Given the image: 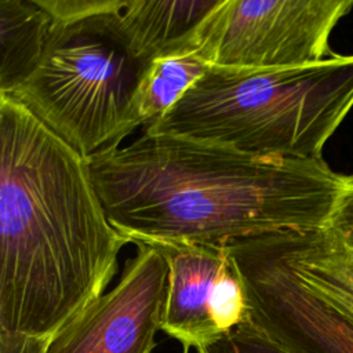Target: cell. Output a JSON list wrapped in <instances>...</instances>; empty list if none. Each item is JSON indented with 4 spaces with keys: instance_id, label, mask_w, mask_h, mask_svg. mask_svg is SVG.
<instances>
[{
    "instance_id": "9",
    "label": "cell",
    "mask_w": 353,
    "mask_h": 353,
    "mask_svg": "<svg viewBox=\"0 0 353 353\" xmlns=\"http://www.w3.org/2000/svg\"><path fill=\"white\" fill-rule=\"evenodd\" d=\"M221 1L112 0L105 12L83 22L119 44L139 73L159 55L192 40Z\"/></svg>"
},
{
    "instance_id": "13",
    "label": "cell",
    "mask_w": 353,
    "mask_h": 353,
    "mask_svg": "<svg viewBox=\"0 0 353 353\" xmlns=\"http://www.w3.org/2000/svg\"><path fill=\"white\" fill-rule=\"evenodd\" d=\"M211 319L221 338L244 324L248 319L244 284L230 254L214 285Z\"/></svg>"
},
{
    "instance_id": "2",
    "label": "cell",
    "mask_w": 353,
    "mask_h": 353,
    "mask_svg": "<svg viewBox=\"0 0 353 353\" xmlns=\"http://www.w3.org/2000/svg\"><path fill=\"white\" fill-rule=\"evenodd\" d=\"M127 243L85 159L0 94V332L52 336L105 294Z\"/></svg>"
},
{
    "instance_id": "7",
    "label": "cell",
    "mask_w": 353,
    "mask_h": 353,
    "mask_svg": "<svg viewBox=\"0 0 353 353\" xmlns=\"http://www.w3.org/2000/svg\"><path fill=\"white\" fill-rule=\"evenodd\" d=\"M117 284L46 341L43 353H150L161 330L168 266L150 244L135 243Z\"/></svg>"
},
{
    "instance_id": "15",
    "label": "cell",
    "mask_w": 353,
    "mask_h": 353,
    "mask_svg": "<svg viewBox=\"0 0 353 353\" xmlns=\"http://www.w3.org/2000/svg\"><path fill=\"white\" fill-rule=\"evenodd\" d=\"M339 241L353 250V175H347L327 228Z\"/></svg>"
},
{
    "instance_id": "17",
    "label": "cell",
    "mask_w": 353,
    "mask_h": 353,
    "mask_svg": "<svg viewBox=\"0 0 353 353\" xmlns=\"http://www.w3.org/2000/svg\"><path fill=\"white\" fill-rule=\"evenodd\" d=\"M185 353H186V352H185Z\"/></svg>"
},
{
    "instance_id": "10",
    "label": "cell",
    "mask_w": 353,
    "mask_h": 353,
    "mask_svg": "<svg viewBox=\"0 0 353 353\" xmlns=\"http://www.w3.org/2000/svg\"><path fill=\"white\" fill-rule=\"evenodd\" d=\"M295 277L353 320V250L328 229L263 234Z\"/></svg>"
},
{
    "instance_id": "14",
    "label": "cell",
    "mask_w": 353,
    "mask_h": 353,
    "mask_svg": "<svg viewBox=\"0 0 353 353\" xmlns=\"http://www.w3.org/2000/svg\"><path fill=\"white\" fill-rule=\"evenodd\" d=\"M197 353H290L266 336L254 330L247 321L223 335L218 341L208 343Z\"/></svg>"
},
{
    "instance_id": "11",
    "label": "cell",
    "mask_w": 353,
    "mask_h": 353,
    "mask_svg": "<svg viewBox=\"0 0 353 353\" xmlns=\"http://www.w3.org/2000/svg\"><path fill=\"white\" fill-rule=\"evenodd\" d=\"M210 68L197 32L188 43L149 62L139 70L130 101L128 135L138 127L146 128L160 120Z\"/></svg>"
},
{
    "instance_id": "8",
    "label": "cell",
    "mask_w": 353,
    "mask_h": 353,
    "mask_svg": "<svg viewBox=\"0 0 353 353\" xmlns=\"http://www.w3.org/2000/svg\"><path fill=\"white\" fill-rule=\"evenodd\" d=\"M150 245L168 266L161 331L179 341L185 352L218 341L221 336L211 319V298L229 256L226 244L165 241Z\"/></svg>"
},
{
    "instance_id": "6",
    "label": "cell",
    "mask_w": 353,
    "mask_h": 353,
    "mask_svg": "<svg viewBox=\"0 0 353 353\" xmlns=\"http://www.w3.org/2000/svg\"><path fill=\"white\" fill-rule=\"evenodd\" d=\"M244 284L247 323L290 353H353V320L306 285L263 234L226 244Z\"/></svg>"
},
{
    "instance_id": "16",
    "label": "cell",
    "mask_w": 353,
    "mask_h": 353,
    "mask_svg": "<svg viewBox=\"0 0 353 353\" xmlns=\"http://www.w3.org/2000/svg\"><path fill=\"white\" fill-rule=\"evenodd\" d=\"M46 341L0 332V353H43Z\"/></svg>"
},
{
    "instance_id": "5",
    "label": "cell",
    "mask_w": 353,
    "mask_h": 353,
    "mask_svg": "<svg viewBox=\"0 0 353 353\" xmlns=\"http://www.w3.org/2000/svg\"><path fill=\"white\" fill-rule=\"evenodd\" d=\"M353 0H222L197 29L211 66L272 69L335 55L330 36Z\"/></svg>"
},
{
    "instance_id": "12",
    "label": "cell",
    "mask_w": 353,
    "mask_h": 353,
    "mask_svg": "<svg viewBox=\"0 0 353 353\" xmlns=\"http://www.w3.org/2000/svg\"><path fill=\"white\" fill-rule=\"evenodd\" d=\"M51 26L36 0H0V94H12L39 66Z\"/></svg>"
},
{
    "instance_id": "3",
    "label": "cell",
    "mask_w": 353,
    "mask_h": 353,
    "mask_svg": "<svg viewBox=\"0 0 353 353\" xmlns=\"http://www.w3.org/2000/svg\"><path fill=\"white\" fill-rule=\"evenodd\" d=\"M352 108L353 55L294 68L211 66L143 132L259 156L323 159L325 142Z\"/></svg>"
},
{
    "instance_id": "4",
    "label": "cell",
    "mask_w": 353,
    "mask_h": 353,
    "mask_svg": "<svg viewBox=\"0 0 353 353\" xmlns=\"http://www.w3.org/2000/svg\"><path fill=\"white\" fill-rule=\"evenodd\" d=\"M138 70L124 50L95 28L52 22L46 54L12 95L85 160L117 148Z\"/></svg>"
},
{
    "instance_id": "1",
    "label": "cell",
    "mask_w": 353,
    "mask_h": 353,
    "mask_svg": "<svg viewBox=\"0 0 353 353\" xmlns=\"http://www.w3.org/2000/svg\"><path fill=\"white\" fill-rule=\"evenodd\" d=\"M85 161L110 223L145 244L324 229L347 182L324 159L259 156L168 134L143 132Z\"/></svg>"
}]
</instances>
